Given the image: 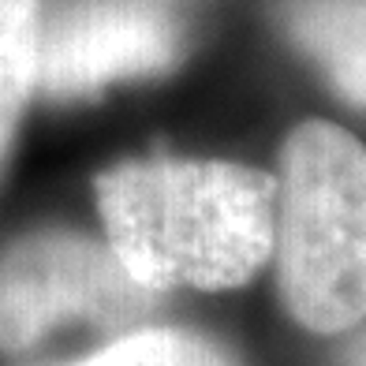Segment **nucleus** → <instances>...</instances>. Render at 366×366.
<instances>
[{"instance_id":"9","label":"nucleus","mask_w":366,"mask_h":366,"mask_svg":"<svg viewBox=\"0 0 366 366\" xmlns=\"http://www.w3.org/2000/svg\"><path fill=\"white\" fill-rule=\"evenodd\" d=\"M164 4H172V0H164Z\"/></svg>"},{"instance_id":"2","label":"nucleus","mask_w":366,"mask_h":366,"mask_svg":"<svg viewBox=\"0 0 366 366\" xmlns=\"http://www.w3.org/2000/svg\"><path fill=\"white\" fill-rule=\"evenodd\" d=\"M277 285L310 332L366 322V146L307 120L285 139L277 176Z\"/></svg>"},{"instance_id":"4","label":"nucleus","mask_w":366,"mask_h":366,"mask_svg":"<svg viewBox=\"0 0 366 366\" xmlns=\"http://www.w3.org/2000/svg\"><path fill=\"white\" fill-rule=\"evenodd\" d=\"M179 53L183 26L164 0H41L38 94L49 102L161 75Z\"/></svg>"},{"instance_id":"1","label":"nucleus","mask_w":366,"mask_h":366,"mask_svg":"<svg viewBox=\"0 0 366 366\" xmlns=\"http://www.w3.org/2000/svg\"><path fill=\"white\" fill-rule=\"evenodd\" d=\"M105 243L154 292H224L273 258L277 179L236 161L146 157L97 176Z\"/></svg>"},{"instance_id":"3","label":"nucleus","mask_w":366,"mask_h":366,"mask_svg":"<svg viewBox=\"0 0 366 366\" xmlns=\"http://www.w3.org/2000/svg\"><path fill=\"white\" fill-rule=\"evenodd\" d=\"M157 299L109 243L68 228L26 232L0 247V352H30L64 325H131Z\"/></svg>"},{"instance_id":"6","label":"nucleus","mask_w":366,"mask_h":366,"mask_svg":"<svg viewBox=\"0 0 366 366\" xmlns=\"http://www.w3.org/2000/svg\"><path fill=\"white\" fill-rule=\"evenodd\" d=\"M38 38L41 0H0V172L30 97L38 94Z\"/></svg>"},{"instance_id":"8","label":"nucleus","mask_w":366,"mask_h":366,"mask_svg":"<svg viewBox=\"0 0 366 366\" xmlns=\"http://www.w3.org/2000/svg\"><path fill=\"white\" fill-rule=\"evenodd\" d=\"M347 366H366V332L355 340V347H352V355H347Z\"/></svg>"},{"instance_id":"7","label":"nucleus","mask_w":366,"mask_h":366,"mask_svg":"<svg viewBox=\"0 0 366 366\" xmlns=\"http://www.w3.org/2000/svg\"><path fill=\"white\" fill-rule=\"evenodd\" d=\"M68 366H236L213 340L191 329H139Z\"/></svg>"},{"instance_id":"5","label":"nucleus","mask_w":366,"mask_h":366,"mask_svg":"<svg viewBox=\"0 0 366 366\" xmlns=\"http://www.w3.org/2000/svg\"><path fill=\"white\" fill-rule=\"evenodd\" d=\"M280 23L329 86L366 109V0H280Z\"/></svg>"}]
</instances>
